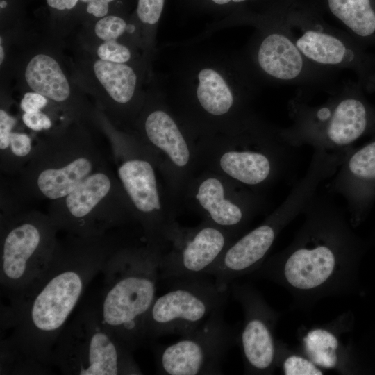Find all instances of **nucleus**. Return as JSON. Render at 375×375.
I'll list each match as a JSON object with an SVG mask.
<instances>
[{"instance_id":"423d86ee","label":"nucleus","mask_w":375,"mask_h":375,"mask_svg":"<svg viewBox=\"0 0 375 375\" xmlns=\"http://www.w3.org/2000/svg\"><path fill=\"white\" fill-rule=\"evenodd\" d=\"M117 176L144 238L165 249L179 227L178 203L156 157L133 134H112Z\"/></svg>"},{"instance_id":"1a4fd4ad","label":"nucleus","mask_w":375,"mask_h":375,"mask_svg":"<svg viewBox=\"0 0 375 375\" xmlns=\"http://www.w3.org/2000/svg\"><path fill=\"white\" fill-rule=\"evenodd\" d=\"M52 365L67 375H140L131 351L103 322L96 304L84 306L61 331Z\"/></svg>"},{"instance_id":"39448f33","label":"nucleus","mask_w":375,"mask_h":375,"mask_svg":"<svg viewBox=\"0 0 375 375\" xmlns=\"http://www.w3.org/2000/svg\"><path fill=\"white\" fill-rule=\"evenodd\" d=\"M197 143L200 170L213 172L256 193L281 176L292 148L280 128L259 117L238 133L200 138Z\"/></svg>"},{"instance_id":"412c9836","label":"nucleus","mask_w":375,"mask_h":375,"mask_svg":"<svg viewBox=\"0 0 375 375\" xmlns=\"http://www.w3.org/2000/svg\"><path fill=\"white\" fill-rule=\"evenodd\" d=\"M94 75L121 111L133 122L140 111L145 98L140 97L139 74L131 64L97 60L93 64Z\"/></svg>"},{"instance_id":"473e14b6","label":"nucleus","mask_w":375,"mask_h":375,"mask_svg":"<svg viewBox=\"0 0 375 375\" xmlns=\"http://www.w3.org/2000/svg\"><path fill=\"white\" fill-rule=\"evenodd\" d=\"M79 0H46L47 5L58 10L74 8Z\"/></svg>"},{"instance_id":"72a5a7b5","label":"nucleus","mask_w":375,"mask_h":375,"mask_svg":"<svg viewBox=\"0 0 375 375\" xmlns=\"http://www.w3.org/2000/svg\"><path fill=\"white\" fill-rule=\"evenodd\" d=\"M4 57H5L4 49H3V47L2 46V44L1 43V45H0V63H1V65H2V63H3V61L4 60Z\"/></svg>"},{"instance_id":"2f4dec72","label":"nucleus","mask_w":375,"mask_h":375,"mask_svg":"<svg viewBox=\"0 0 375 375\" xmlns=\"http://www.w3.org/2000/svg\"><path fill=\"white\" fill-rule=\"evenodd\" d=\"M17 124V119L3 108L0 109V151H5L8 145L11 132Z\"/></svg>"},{"instance_id":"4468645a","label":"nucleus","mask_w":375,"mask_h":375,"mask_svg":"<svg viewBox=\"0 0 375 375\" xmlns=\"http://www.w3.org/2000/svg\"><path fill=\"white\" fill-rule=\"evenodd\" d=\"M48 214L67 234L90 237L135 221L117 176L107 167L96 171L67 196L51 201Z\"/></svg>"},{"instance_id":"c85d7f7f","label":"nucleus","mask_w":375,"mask_h":375,"mask_svg":"<svg viewBox=\"0 0 375 375\" xmlns=\"http://www.w3.org/2000/svg\"><path fill=\"white\" fill-rule=\"evenodd\" d=\"M97 53L99 59L112 62L128 63L133 60L132 49L117 40L103 42Z\"/></svg>"},{"instance_id":"6e6552de","label":"nucleus","mask_w":375,"mask_h":375,"mask_svg":"<svg viewBox=\"0 0 375 375\" xmlns=\"http://www.w3.org/2000/svg\"><path fill=\"white\" fill-rule=\"evenodd\" d=\"M106 166L88 135L56 133L35 145L31 159L19 172L15 193L23 199H59Z\"/></svg>"},{"instance_id":"c9c22d12","label":"nucleus","mask_w":375,"mask_h":375,"mask_svg":"<svg viewBox=\"0 0 375 375\" xmlns=\"http://www.w3.org/2000/svg\"><path fill=\"white\" fill-rule=\"evenodd\" d=\"M81 2L88 4V3H90L94 0H80Z\"/></svg>"},{"instance_id":"aec40b11","label":"nucleus","mask_w":375,"mask_h":375,"mask_svg":"<svg viewBox=\"0 0 375 375\" xmlns=\"http://www.w3.org/2000/svg\"><path fill=\"white\" fill-rule=\"evenodd\" d=\"M231 290L244 311V322L238 332L244 372L251 374H271L276 365L277 344L274 328L277 315L259 293L251 286L233 284Z\"/></svg>"},{"instance_id":"4be33fe9","label":"nucleus","mask_w":375,"mask_h":375,"mask_svg":"<svg viewBox=\"0 0 375 375\" xmlns=\"http://www.w3.org/2000/svg\"><path fill=\"white\" fill-rule=\"evenodd\" d=\"M332 178L330 191L349 205L363 185L375 183V141L353 152L349 149Z\"/></svg>"},{"instance_id":"cd10ccee","label":"nucleus","mask_w":375,"mask_h":375,"mask_svg":"<svg viewBox=\"0 0 375 375\" xmlns=\"http://www.w3.org/2000/svg\"><path fill=\"white\" fill-rule=\"evenodd\" d=\"M281 365L283 374L285 375H322V370L306 356L292 354L278 359V364Z\"/></svg>"},{"instance_id":"b1692460","label":"nucleus","mask_w":375,"mask_h":375,"mask_svg":"<svg viewBox=\"0 0 375 375\" xmlns=\"http://www.w3.org/2000/svg\"><path fill=\"white\" fill-rule=\"evenodd\" d=\"M190 9L222 19L215 23L216 28L239 25L243 20L262 13L271 6L286 0H181Z\"/></svg>"},{"instance_id":"6ab92c4d","label":"nucleus","mask_w":375,"mask_h":375,"mask_svg":"<svg viewBox=\"0 0 375 375\" xmlns=\"http://www.w3.org/2000/svg\"><path fill=\"white\" fill-rule=\"evenodd\" d=\"M238 238L203 220L192 228L179 226L162 253L160 280L208 275L225 250Z\"/></svg>"},{"instance_id":"f3484780","label":"nucleus","mask_w":375,"mask_h":375,"mask_svg":"<svg viewBox=\"0 0 375 375\" xmlns=\"http://www.w3.org/2000/svg\"><path fill=\"white\" fill-rule=\"evenodd\" d=\"M224 309L214 312L176 342L157 346L154 353L158 374H222V364L238 338V332L224 319Z\"/></svg>"},{"instance_id":"7c9ffc66","label":"nucleus","mask_w":375,"mask_h":375,"mask_svg":"<svg viewBox=\"0 0 375 375\" xmlns=\"http://www.w3.org/2000/svg\"><path fill=\"white\" fill-rule=\"evenodd\" d=\"M48 104V99L35 92H26L21 99L20 108L24 112L33 113L42 110Z\"/></svg>"},{"instance_id":"0eeeda50","label":"nucleus","mask_w":375,"mask_h":375,"mask_svg":"<svg viewBox=\"0 0 375 375\" xmlns=\"http://www.w3.org/2000/svg\"><path fill=\"white\" fill-rule=\"evenodd\" d=\"M338 165L334 156L314 151L306 174L295 183L283 203L259 226L234 240L208 275L218 285L229 286L237 278L255 272L265 262L280 232L303 213L319 185L334 175Z\"/></svg>"},{"instance_id":"9d476101","label":"nucleus","mask_w":375,"mask_h":375,"mask_svg":"<svg viewBox=\"0 0 375 375\" xmlns=\"http://www.w3.org/2000/svg\"><path fill=\"white\" fill-rule=\"evenodd\" d=\"M291 124L280 128L282 139L291 147L310 145L313 149L342 151L367 131L369 113L351 86L332 88L330 97L316 106L299 96L288 103Z\"/></svg>"},{"instance_id":"f8f14e48","label":"nucleus","mask_w":375,"mask_h":375,"mask_svg":"<svg viewBox=\"0 0 375 375\" xmlns=\"http://www.w3.org/2000/svg\"><path fill=\"white\" fill-rule=\"evenodd\" d=\"M133 123V134L156 157L166 185L179 204L200 171L197 140L162 94L145 98Z\"/></svg>"},{"instance_id":"dca6fc26","label":"nucleus","mask_w":375,"mask_h":375,"mask_svg":"<svg viewBox=\"0 0 375 375\" xmlns=\"http://www.w3.org/2000/svg\"><path fill=\"white\" fill-rule=\"evenodd\" d=\"M280 15L299 50L312 63L336 72L361 65L362 55L351 36L327 23L315 2L292 0Z\"/></svg>"},{"instance_id":"9b49d317","label":"nucleus","mask_w":375,"mask_h":375,"mask_svg":"<svg viewBox=\"0 0 375 375\" xmlns=\"http://www.w3.org/2000/svg\"><path fill=\"white\" fill-rule=\"evenodd\" d=\"M58 228L49 215L19 209L1 217V294L12 303L35 282L50 262Z\"/></svg>"},{"instance_id":"20e7f679","label":"nucleus","mask_w":375,"mask_h":375,"mask_svg":"<svg viewBox=\"0 0 375 375\" xmlns=\"http://www.w3.org/2000/svg\"><path fill=\"white\" fill-rule=\"evenodd\" d=\"M165 249L142 240L121 241L101 273L103 287L96 303L106 325L131 351L146 341L144 324L155 300Z\"/></svg>"},{"instance_id":"2eb2a0df","label":"nucleus","mask_w":375,"mask_h":375,"mask_svg":"<svg viewBox=\"0 0 375 375\" xmlns=\"http://www.w3.org/2000/svg\"><path fill=\"white\" fill-rule=\"evenodd\" d=\"M173 281L169 290L155 299L147 315L146 341L186 335L226 306L230 287L218 285L209 275Z\"/></svg>"},{"instance_id":"f03ea898","label":"nucleus","mask_w":375,"mask_h":375,"mask_svg":"<svg viewBox=\"0 0 375 375\" xmlns=\"http://www.w3.org/2000/svg\"><path fill=\"white\" fill-rule=\"evenodd\" d=\"M170 106L196 140L238 133L256 118L260 83L240 53L190 56L174 72Z\"/></svg>"},{"instance_id":"a211bd4d","label":"nucleus","mask_w":375,"mask_h":375,"mask_svg":"<svg viewBox=\"0 0 375 375\" xmlns=\"http://www.w3.org/2000/svg\"><path fill=\"white\" fill-rule=\"evenodd\" d=\"M182 201L209 222L237 237L245 230L261 206L256 193L226 178L202 169L186 188Z\"/></svg>"},{"instance_id":"5701e85b","label":"nucleus","mask_w":375,"mask_h":375,"mask_svg":"<svg viewBox=\"0 0 375 375\" xmlns=\"http://www.w3.org/2000/svg\"><path fill=\"white\" fill-rule=\"evenodd\" d=\"M24 77L28 87L53 103L67 104L71 97L69 83L58 61L49 55L38 53L28 62Z\"/></svg>"},{"instance_id":"a878e982","label":"nucleus","mask_w":375,"mask_h":375,"mask_svg":"<svg viewBox=\"0 0 375 375\" xmlns=\"http://www.w3.org/2000/svg\"><path fill=\"white\" fill-rule=\"evenodd\" d=\"M135 30L133 24H128L125 18L115 15L101 17L94 26L96 35L104 42L117 40L125 32L133 33Z\"/></svg>"},{"instance_id":"ddd939ff","label":"nucleus","mask_w":375,"mask_h":375,"mask_svg":"<svg viewBox=\"0 0 375 375\" xmlns=\"http://www.w3.org/2000/svg\"><path fill=\"white\" fill-rule=\"evenodd\" d=\"M283 7L253 24L256 31L240 53L246 63L260 83L332 88L338 72L312 63L302 53L281 20Z\"/></svg>"},{"instance_id":"c756f323","label":"nucleus","mask_w":375,"mask_h":375,"mask_svg":"<svg viewBox=\"0 0 375 375\" xmlns=\"http://www.w3.org/2000/svg\"><path fill=\"white\" fill-rule=\"evenodd\" d=\"M22 122L26 127L36 132L48 131L52 127L51 118L42 110L33 113L24 112Z\"/></svg>"},{"instance_id":"bb28decb","label":"nucleus","mask_w":375,"mask_h":375,"mask_svg":"<svg viewBox=\"0 0 375 375\" xmlns=\"http://www.w3.org/2000/svg\"><path fill=\"white\" fill-rule=\"evenodd\" d=\"M166 0H138L135 17L138 22L148 30L149 39L153 34L161 18Z\"/></svg>"},{"instance_id":"7ed1b4c3","label":"nucleus","mask_w":375,"mask_h":375,"mask_svg":"<svg viewBox=\"0 0 375 375\" xmlns=\"http://www.w3.org/2000/svg\"><path fill=\"white\" fill-rule=\"evenodd\" d=\"M303 213L305 219L292 242L255 272L311 299L343 286L351 242L344 211L328 199L315 194Z\"/></svg>"},{"instance_id":"f257e3e1","label":"nucleus","mask_w":375,"mask_h":375,"mask_svg":"<svg viewBox=\"0 0 375 375\" xmlns=\"http://www.w3.org/2000/svg\"><path fill=\"white\" fill-rule=\"evenodd\" d=\"M110 232L96 236L68 234L35 282L17 300L1 306L3 342L28 360L51 367L61 331L90 283L121 242Z\"/></svg>"},{"instance_id":"393cba45","label":"nucleus","mask_w":375,"mask_h":375,"mask_svg":"<svg viewBox=\"0 0 375 375\" xmlns=\"http://www.w3.org/2000/svg\"><path fill=\"white\" fill-rule=\"evenodd\" d=\"M306 356L319 367L337 368L340 363V343L337 333L330 328H314L303 336Z\"/></svg>"},{"instance_id":"f704fd0d","label":"nucleus","mask_w":375,"mask_h":375,"mask_svg":"<svg viewBox=\"0 0 375 375\" xmlns=\"http://www.w3.org/2000/svg\"><path fill=\"white\" fill-rule=\"evenodd\" d=\"M101 1L110 4V3H112L116 0H101Z\"/></svg>"}]
</instances>
